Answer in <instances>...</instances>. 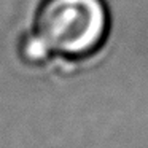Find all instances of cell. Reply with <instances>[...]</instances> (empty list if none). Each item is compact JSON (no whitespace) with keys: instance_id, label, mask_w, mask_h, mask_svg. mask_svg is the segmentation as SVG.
Returning a JSON list of instances; mask_svg holds the SVG:
<instances>
[{"instance_id":"cell-1","label":"cell","mask_w":148,"mask_h":148,"mask_svg":"<svg viewBox=\"0 0 148 148\" xmlns=\"http://www.w3.org/2000/svg\"><path fill=\"white\" fill-rule=\"evenodd\" d=\"M108 23L103 0H42L32 32L51 53L84 58L102 46Z\"/></svg>"},{"instance_id":"cell-2","label":"cell","mask_w":148,"mask_h":148,"mask_svg":"<svg viewBox=\"0 0 148 148\" xmlns=\"http://www.w3.org/2000/svg\"><path fill=\"white\" fill-rule=\"evenodd\" d=\"M18 51H19V58L27 65H42L43 62L48 61L49 54H51V51L43 45L42 40L34 32L26 34L21 38Z\"/></svg>"}]
</instances>
